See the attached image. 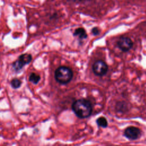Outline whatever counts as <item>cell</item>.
Here are the masks:
<instances>
[{"label": "cell", "instance_id": "cell-5", "mask_svg": "<svg viewBox=\"0 0 146 146\" xmlns=\"http://www.w3.org/2000/svg\"><path fill=\"white\" fill-rule=\"evenodd\" d=\"M117 45L122 51L127 52L132 48L133 46V42L129 38L122 36L118 40Z\"/></svg>", "mask_w": 146, "mask_h": 146}, {"label": "cell", "instance_id": "cell-6", "mask_svg": "<svg viewBox=\"0 0 146 146\" xmlns=\"http://www.w3.org/2000/svg\"><path fill=\"white\" fill-rule=\"evenodd\" d=\"M124 135L127 139L129 140H136L140 137L141 131L138 128L131 126L127 127L125 129Z\"/></svg>", "mask_w": 146, "mask_h": 146}, {"label": "cell", "instance_id": "cell-4", "mask_svg": "<svg viewBox=\"0 0 146 146\" xmlns=\"http://www.w3.org/2000/svg\"><path fill=\"white\" fill-rule=\"evenodd\" d=\"M92 70L96 75L102 76L107 72L108 66L103 60H97L92 65Z\"/></svg>", "mask_w": 146, "mask_h": 146}, {"label": "cell", "instance_id": "cell-9", "mask_svg": "<svg viewBox=\"0 0 146 146\" xmlns=\"http://www.w3.org/2000/svg\"><path fill=\"white\" fill-rule=\"evenodd\" d=\"M40 79V76L35 73L31 74V75L29 76V80L35 84H36L39 82Z\"/></svg>", "mask_w": 146, "mask_h": 146}, {"label": "cell", "instance_id": "cell-2", "mask_svg": "<svg viewBox=\"0 0 146 146\" xmlns=\"http://www.w3.org/2000/svg\"><path fill=\"white\" fill-rule=\"evenodd\" d=\"M72 71L66 66L58 67L55 72V78L60 84H67L69 83L72 79Z\"/></svg>", "mask_w": 146, "mask_h": 146}, {"label": "cell", "instance_id": "cell-12", "mask_svg": "<svg viewBox=\"0 0 146 146\" xmlns=\"http://www.w3.org/2000/svg\"><path fill=\"white\" fill-rule=\"evenodd\" d=\"M74 2H82L84 0H72Z\"/></svg>", "mask_w": 146, "mask_h": 146}, {"label": "cell", "instance_id": "cell-7", "mask_svg": "<svg viewBox=\"0 0 146 146\" xmlns=\"http://www.w3.org/2000/svg\"><path fill=\"white\" fill-rule=\"evenodd\" d=\"M74 35L80 39H86L87 37V34L86 30L82 27L76 29L74 32Z\"/></svg>", "mask_w": 146, "mask_h": 146}, {"label": "cell", "instance_id": "cell-8", "mask_svg": "<svg viewBox=\"0 0 146 146\" xmlns=\"http://www.w3.org/2000/svg\"><path fill=\"white\" fill-rule=\"evenodd\" d=\"M96 124H98V126L103 127V128H106L108 125V122L107 119L104 117H100L98 119H96Z\"/></svg>", "mask_w": 146, "mask_h": 146}, {"label": "cell", "instance_id": "cell-10", "mask_svg": "<svg viewBox=\"0 0 146 146\" xmlns=\"http://www.w3.org/2000/svg\"><path fill=\"white\" fill-rule=\"evenodd\" d=\"M21 81L17 78L13 79L11 82V85L12 86L13 88L16 89V88H18L21 86Z\"/></svg>", "mask_w": 146, "mask_h": 146}, {"label": "cell", "instance_id": "cell-3", "mask_svg": "<svg viewBox=\"0 0 146 146\" xmlns=\"http://www.w3.org/2000/svg\"><path fill=\"white\" fill-rule=\"evenodd\" d=\"M32 60V56L29 54H23L21 55L18 59L15 61L13 64V68L15 71H19L22 67L30 63Z\"/></svg>", "mask_w": 146, "mask_h": 146}, {"label": "cell", "instance_id": "cell-11", "mask_svg": "<svg viewBox=\"0 0 146 146\" xmlns=\"http://www.w3.org/2000/svg\"><path fill=\"white\" fill-rule=\"evenodd\" d=\"M91 32H92V34L94 35H95V36L98 35L100 34V30L98 27H95L92 28V29L91 30Z\"/></svg>", "mask_w": 146, "mask_h": 146}, {"label": "cell", "instance_id": "cell-1", "mask_svg": "<svg viewBox=\"0 0 146 146\" xmlns=\"http://www.w3.org/2000/svg\"><path fill=\"white\" fill-rule=\"evenodd\" d=\"M72 109L75 114L80 119H85L89 117L92 111L91 103L84 99H80L75 101L72 104Z\"/></svg>", "mask_w": 146, "mask_h": 146}]
</instances>
